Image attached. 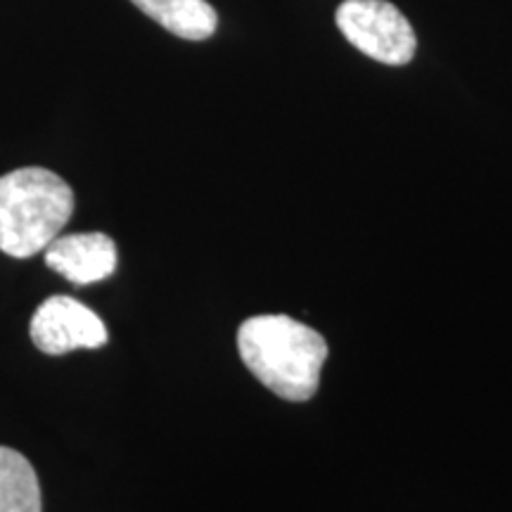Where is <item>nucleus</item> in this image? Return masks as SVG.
<instances>
[{"label":"nucleus","instance_id":"obj_1","mask_svg":"<svg viewBox=\"0 0 512 512\" xmlns=\"http://www.w3.org/2000/svg\"><path fill=\"white\" fill-rule=\"evenodd\" d=\"M240 358L256 380L287 401L318 392L328 342L290 316H254L238 330Z\"/></svg>","mask_w":512,"mask_h":512},{"label":"nucleus","instance_id":"obj_2","mask_svg":"<svg viewBox=\"0 0 512 512\" xmlns=\"http://www.w3.org/2000/svg\"><path fill=\"white\" fill-rule=\"evenodd\" d=\"M74 207V190L55 171L24 166L0 176V252L17 259L46 252Z\"/></svg>","mask_w":512,"mask_h":512},{"label":"nucleus","instance_id":"obj_3","mask_svg":"<svg viewBox=\"0 0 512 512\" xmlns=\"http://www.w3.org/2000/svg\"><path fill=\"white\" fill-rule=\"evenodd\" d=\"M335 22L351 46L389 67L408 64L418 50L411 22L389 0H344Z\"/></svg>","mask_w":512,"mask_h":512},{"label":"nucleus","instance_id":"obj_4","mask_svg":"<svg viewBox=\"0 0 512 512\" xmlns=\"http://www.w3.org/2000/svg\"><path fill=\"white\" fill-rule=\"evenodd\" d=\"M29 332L36 349L48 356H62L76 349H100L110 339L98 313L64 294L50 297L38 306Z\"/></svg>","mask_w":512,"mask_h":512},{"label":"nucleus","instance_id":"obj_5","mask_svg":"<svg viewBox=\"0 0 512 512\" xmlns=\"http://www.w3.org/2000/svg\"><path fill=\"white\" fill-rule=\"evenodd\" d=\"M46 264L69 283L93 285L117 268V245L105 233L62 235L46 249Z\"/></svg>","mask_w":512,"mask_h":512},{"label":"nucleus","instance_id":"obj_6","mask_svg":"<svg viewBox=\"0 0 512 512\" xmlns=\"http://www.w3.org/2000/svg\"><path fill=\"white\" fill-rule=\"evenodd\" d=\"M159 27L185 41H207L216 34L219 15L207 0H131Z\"/></svg>","mask_w":512,"mask_h":512},{"label":"nucleus","instance_id":"obj_7","mask_svg":"<svg viewBox=\"0 0 512 512\" xmlns=\"http://www.w3.org/2000/svg\"><path fill=\"white\" fill-rule=\"evenodd\" d=\"M0 512H43L36 470L8 446H0Z\"/></svg>","mask_w":512,"mask_h":512}]
</instances>
